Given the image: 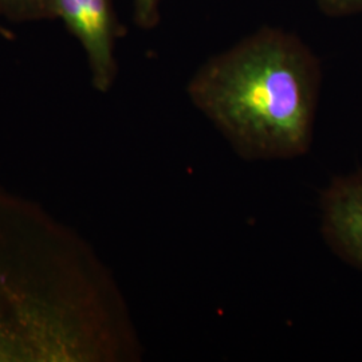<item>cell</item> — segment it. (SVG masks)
Listing matches in <instances>:
<instances>
[{"instance_id": "cell-1", "label": "cell", "mask_w": 362, "mask_h": 362, "mask_svg": "<svg viewBox=\"0 0 362 362\" xmlns=\"http://www.w3.org/2000/svg\"><path fill=\"white\" fill-rule=\"evenodd\" d=\"M322 85L318 57L296 34L263 27L209 58L187 93L247 161L306 155Z\"/></svg>"}, {"instance_id": "cell-2", "label": "cell", "mask_w": 362, "mask_h": 362, "mask_svg": "<svg viewBox=\"0 0 362 362\" xmlns=\"http://www.w3.org/2000/svg\"><path fill=\"white\" fill-rule=\"evenodd\" d=\"M55 19H61L77 39L90 67L93 85L107 91L117 77L116 43L124 34L113 0H50Z\"/></svg>"}, {"instance_id": "cell-3", "label": "cell", "mask_w": 362, "mask_h": 362, "mask_svg": "<svg viewBox=\"0 0 362 362\" xmlns=\"http://www.w3.org/2000/svg\"><path fill=\"white\" fill-rule=\"evenodd\" d=\"M325 243L362 272V168L333 177L320 197Z\"/></svg>"}, {"instance_id": "cell-4", "label": "cell", "mask_w": 362, "mask_h": 362, "mask_svg": "<svg viewBox=\"0 0 362 362\" xmlns=\"http://www.w3.org/2000/svg\"><path fill=\"white\" fill-rule=\"evenodd\" d=\"M0 16L13 23L55 21L50 0H0Z\"/></svg>"}, {"instance_id": "cell-5", "label": "cell", "mask_w": 362, "mask_h": 362, "mask_svg": "<svg viewBox=\"0 0 362 362\" xmlns=\"http://www.w3.org/2000/svg\"><path fill=\"white\" fill-rule=\"evenodd\" d=\"M132 4L136 26L144 30H152L158 25L161 0H132Z\"/></svg>"}, {"instance_id": "cell-6", "label": "cell", "mask_w": 362, "mask_h": 362, "mask_svg": "<svg viewBox=\"0 0 362 362\" xmlns=\"http://www.w3.org/2000/svg\"><path fill=\"white\" fill-rule=\"evenodd\" d=\"M318 8L327 16L344 18L362 13V0H314Z\"/></svg>"}, {"instance_id": "cell-7", "label": "cell", "mask_w": 362, "mask_h": 362, "mask_svg": "<svg viewBox=\"0 0 362 362\" xmlns=\"http://www.w3.org/2000/svg\"><path fill=\"white\" fill-rule=\"evenodd\" d=\"M0 37L4 39H13V30L8 28V27L4 26L0 23Z\"/></svg>"}]
</instances>
